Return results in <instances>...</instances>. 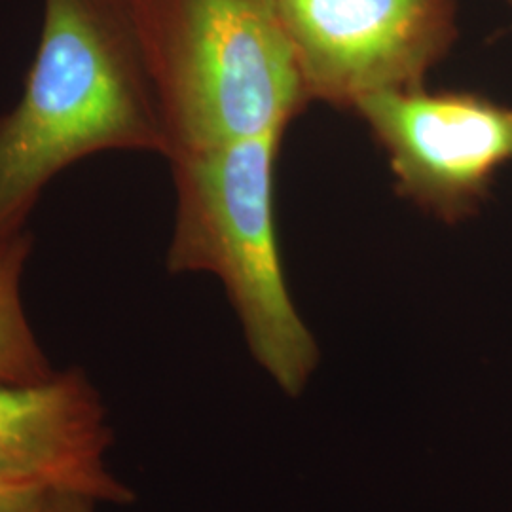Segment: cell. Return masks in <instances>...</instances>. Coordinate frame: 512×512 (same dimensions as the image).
<instances>
[{"label":"cell","instance_id":"obj_8","mask_svg":"<svg viewBox=\"0 0 512 512\" xmlns=\"http://www.w3.org/2000/svg\"><path fill=\"white\" fill-rule=\"evenodd\" d=\"M54 488L0 478V512H50Z\"/></svg>","mask_w":512,"mask_h":512},{"label":"cell","instance_id":"obj_7","mask_svg":"<svg viewBox=\"0 0 512 512\" xmlns=\"http://www.w3.org/2000/svg\"><path fill=\"white\" fill-rule=\"evenodd\" d=\"M27 230L0 249V382L38 384L55 372L40 348L21 304V275L33 253Z\"/></svg>","mask_w":512,"mask_h":512},{"label":"cell","instance_id":"obj_1","mask_svg":"<svg viewBox=\"0 0 512 512\" xmlns=\"http://www.w3.org/2000/svg\"><path fill=\"white\" fill-rule=\"evenodd\" d=\"M109 150L167 152L133 0H42L23 93L0 114V249L59 173Z\"/></svg>","mask_w":512,"mask_h":512},{"label":"cell","instance_id":"obj_6","mask_svg":"<svg viewBox=\"0 0 512 512\" xmlns=\"http://www.w3.org/2000/svg\"><path fill=\"white\" fill-rule=\"evenodd\" d=\"M110 440L105 406L82 370L38 384L0 382V478L131 503L105 465Z\"/></svg>","mask_w":512,"mask_h":512},{"label":"cell","instance_id":"obj_2","mask_svg":"<svg viewBox=\"0 0 512 512\" xmlns=\"http://www.w3.org/2000/svg\"><path fill=\"white\" fill-rule=\"evenodd\" d=\"M283 131L169 160L175 224L169 274L219 277L247 348L289 397H298L321 349L289 291L275 219Z\"/></svg>","mask_w":512,"mask_h":512},{"label":"cell","instance_id":"obj_4","mask_svg":"<svg viewBox=\"0 0 512 512\" xmlns=\"http://www.w3.org/2000/svg\"><path fill=\"white\" fill-rule=\"evenodd\" d=\"M311 101L425 86L459 40L458 0H275Z\"/></svg>","mask_w":512,"mask_h":512},{"label":"cell","instance_id":"obj_9","mask_svg":"<svg viewBox=\"0 0 512 512\" xmlns=\"http://www.w3.org/2000/svg\"><path fill=\"white\" fill-rule=\"evenodd\" d=\"M93 499L84 495L55 492L50 512H93Z\"/></svg>","mask_w":512,"mask_h":512},{"label":"cell","instance_id":"obj_5","mask_svg":"<svg viewBox=\"0 0 512 512\" xmlns=\"http://www.w3.org/2000/svg\"><path fill=\"white\" fill-rule=\"evenodd\" d=\"M353 114L384 150L395 192L444 224L475 219L512 165V105L482 93H376Z\"/></svg>","mask_w":512,"mask_h":512},{"label":"cell","instance_id":"obj_3","mask_svg":"<svg viewBox=\"0 0 512 512\" xmlns=\"http://www.w3.org/2000/svg\"><path fill=\"white\" fill-rule=\"evenodd\" d=\"M165 160L289 124L310 105L275 0H133Z\"/></svg>","mask_w":512,"mask_h":512},{"label":"cell","instance_id":"obj_10","mask_svg":"<svg viewBox=\"0 0 512 512\" xmlns=\"http://www.w3.org/2000/svg\"><path fill=\"white\" fill-rule=\"evenodd\" d=\"M505 2H507V4H509V6L512 8V0H505Z\"/></svg>","mask_w":512,"mask_h":512}]
</instances>
